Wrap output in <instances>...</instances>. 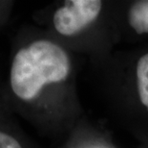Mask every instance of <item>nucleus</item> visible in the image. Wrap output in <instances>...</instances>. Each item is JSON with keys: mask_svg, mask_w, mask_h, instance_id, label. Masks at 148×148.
Segmentation results:
<instances>
[{"mask_svg": "<svg viewBox=\"0 0 148 148\" xmlns=\"http://www.w3.org/2000/svg\"><path fill=\"white\" fill-rule=\"evenodd\" d=\"M102 8L99 0H70L55 12L53 26L63 36H74L96 20Z\"/></svg>", "mask_w": 148, "mask_h": 148, "instance_id": "nucleus-2", "label": "nucleus"}, {"mask_svg": "<svg viewBox=\"0 0 148 148\" xmlns=\"http://www.w3.org/2000/svg\"><path fill=\"white\" fill-rule=\"evenodd\" d=\"M0 148H22V146L14 137L0 130Z\"/></svg>", "mask_w": 148, "mask_h": 148, "instance_id": "nucleus-5", "label": "nucleus"}, {"mask_svg": "<svg viewBox=\"0 0 148 148\" xmlns=\"http://www.w3.org/2000/svg\"><path fill=\"white\" fill-rule=\"evenodd\" d=\"M70 69V59L62 47L50 40H36L18 50L12 60V90L19 99L30 101L44 86L64 81Z\"/></svg>", "mask_w": 148, "mask_h": 148, "instance_id": "nucleus-1", "label": "nucleus"}, {"mask_svg": "<svg viewBox=\"0 0 148 148\" xmlns=\"http://www.w3.org/2000/svg\"><path fill=\"white\" fill-rule=\"evenodd\" d=\"M137 80L140 100L148 111V53L141 56L138 61Z\"/></svg>", "mask_w": 148, "mask_h": 148, "instance_id": "nucleus-4", "label": "nucleus"}, {"mask_svg": "<svg viewBox=\"0 0 148 148\" xmlns=\"http://www.w3.org/2000/svg\"><path fill=\"white\" fill-rule=\"evenodd\" d=\"M128 20L136 33H148V0L137 1L131 6Z\"/></svg>", "mask_w": 148, "mask_h": 148, "instance_id": "nucleus-3", "label": "nucleus"}]
</instances>
